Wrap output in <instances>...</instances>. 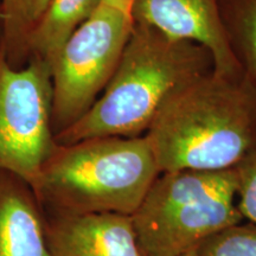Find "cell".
I'll return each instance as SVG.
<instances>
[{"label": "cell", "instance_id": "6da1fadb", "mask_svg": "<svg viewBox=\"0 0 256 256\" xmlns=\"http://www.w3.org/2000/svg\"><path fill=\"white\" fill-rule=\"evenodd\" d=\"M212 70V57L204 46L133 22L107 87L81 119L56 134V142L145 136L170 98Z\"/></svg>", "mask_w": 256, "mask_h": 256}, {"label": "cell", "instance_id": "7a4b0ae2", "mask_svg": "<svg viewBox=\"0 0 256 256\" xmlns=\"http://www.w3.org/2000/svg\"><path fill=\"white\" fill-rule=\"evenodd\" d=\"M145 136L160 174L235 168L256 146V88L212 70L170 98Z\"/></svg>", "mask_w": 256, "mask_h": 256}, {"label": "cell", "instance_id": "3957f363", "mask_svg": "<svg viewBox=\"0 0 256 256\" xmlns=\"http://www.w3.org/2000/svg\"><path fill=\"white\" fill-rule=\"evenodd\" d=\"M159 174L145 136L90 138L57 144L32 190L43 214L132 216Z\"/></svg>", "mask_w": 256, "mask_h": 256}, {"label": "cell", "instance_id": "277c9868", "mask_svg": "<svg viewBox=\"0 0 256 256\" xmlns=\"http://www.w3.org/2000/svg\"><path fill=\"white\" fill-rule=\"evenodd\" d=\"M236 170L162 172L132 215L144 256H183L243 222Z\"/></svg>", "mask_w": 256, "mask_h": 256}, {"label": "cell", "instance_id": "5b68a950", "mask_svg": "<svg viewBox=\"0 0 256 256\" xmlns=\"http://www.w3.org/2000/svg\"><path fill=\"white\" fill-rule=\"evenodd\" d=\"M132 28L130 12L102 2L60 48L50 66L55 136L81 119L107 87Z\"/></svg>", "mask_w": 256, "mask_h": 256}, {"label": "cell", "instance_id": "8992f818", "mask_svg": "<svg viewBox=\"0 0 256 256\" xmlns=\"http://www.w3.org/2000/svg\"><path fill=\"white\" fill-rule=\"evenodd\" d=\"M51 110V66L37 58L12 66L0 34V171L17 174L31 188L57 146Z\"/></svg>", "mask_w": 256, "mask_h": 256}, {"label": "cell", "instance_id": "52a82bcc", "mask_svg": "<svg viewBox=\"0 0 256 256\" xmlns=\"http://www.w3.org/2000/svg\"><path fill=\"white\" fill-rule=\"evenodd\" d=\"M130 16L134 23L206 48L212 57L214 72L243 76L224 34L220 0H134Z\"/></svg>", "mask_w": 256, "mask_h": 256}, {"label": "cell", "instance_id": "ba28073f", "mask_svg": "<svg viewBox=\"0 0 256 256\" xmlns=\"http://www.w3.org/2000/svg\"><path fill=\"white\" fill-rule=\"evenodd\" d=\"M43 215L52 256H144L132 216L114 212Z\"/></svg>", "mask_w": 256, "mask_h": 256}, {"label": "cell", "instance_id": "9c48e42d", "mask_svg": "<svg viewBox=\"0 0 256 256\" xmlns=\"http://www.w3.org/2000/svg\"><path fill=\"white\" fill-rule=\"evenodd\" d=\"M0 256H52L36 194L8 171H0Z\"/></svg>", "mask_w": 256, "mask_h": 256}, {"label": "cell", "instance_id": "30bf717a", "mask_svg": "<svg viewBox=\"0 0 256 256\" xmlns=\"http://www.w3.org/2000/svg\"><path fill=\"white\" fill-rule=\"evenodd\" d=\"M101 2L102 0H49L28 34V60H42L51 66L64 43Z\"/></svg>", "mask_w": 256, "mask_h": 256}, {"label": "cell", "instance_id": "8fae6325", "mask_svg": "<svg viewBox=\"0 0 256 256\" xmlns=\"http://www.w3.org/2000/svg\"><path fill=\"white\" fill-rule=\"evenodd\" d=\"M220 14L242 75L256 88V0H220Z\"/></svg>", "mask_w": 256, "mask_h": 256}, {"label": "cell", "instance_id": "7c38bea8", "mask_svg": "<svg viewBox=\"0 0 256 256\" xmlns=\"http://www.w3.org/2000/svg\"><path fill=\"white\" fill-rule=\"evenodd\" d=\"M197 256H256V224L238 223L208 238L196 248Z\"/></svg>", "mask_w": 256, "mask_h": 256}, {"label": "cell", "instance_id": "4fadbf2b", "mask_svg": "<svg viewBox=\"0 0 256 256\" xmlns=\"http://www.w3.org/2000/svg\"><path fill=\"white\" fill-rule=\"evenodd\" d=\"M2 40L5 43L8 62L14 68L26 66L28 56L26 40L28 30L23 14L22 0H4Z\"/></svg>", "mask_w": 256, "mask_h": 256}, {"label": "cell", "instance_id": "5bb4252c", "mask_svg": "<svg viewBox=\"0 0 256 256\" xmlns=\"http://www.w3.org/2000/svg\"><path fill=\"white\" fill-rule=\"evenodd\" d=\"M235 170L238 174V206L243 220L256 224V146Z\"/></svg>", "mask_w": 256, "mask_h": 256}, {"label": "cell", "instance_id": "9a60e30c", "mask_svg": "<svg viewBox=\"0 0 256 256\" xmlns=\"http://www.w3.org/2000/svg\"><path fill=\"white\" fill-rule=\"evenodd\" d=\"M48 2H49V0H22L25 24H26L28 32H30L34 23L40 19L46 8Z\"/></svg>", "mask_w": 256, "mask_h": 256}, {"label": "cell", "instance_id": "2e32d148", "mask_svg": "<svg viewBox=\"0 0 256 256\" xmlns=\"http://www.w3.org/2000/svg\"><path fill=\"white\" fill-rule=\"evenodd\" d=\"M102 2H107L112 6H115V8L124 10V11L130 12V8H132V4L134 0H102Z\"/></svg>", "mask_w": 256, "mask_h": 256}, {"label": "cell", "instance_id": "e0dca14e", "mask_svg": "<svg viewBox=\"0 0 256 256\" xmlns=\"http://www.w3.org/2000/svg\"><path fill=\"white\" fill-rule=\"evenodd\" d=\"M2 20H4V0H0V34L2 30Z\"/></svg>", "mask_w": 256, "mask_h": 256}, {"label": "cell", "instance_id": "ac0fdd59", "mask_svg": "<svg viewBox=\"0 0 256 256\" xmlns=\"http://www.w3.org/2000/svg\"><path fill=\"white\" fill-rule=\"evenodd\" d=\"M183 256H197V255H196V249H194V250L190 252H188V254H185V255H183Z\"/></svg>", "mask_w": 256, "mask_h": 256}]
</instances>
